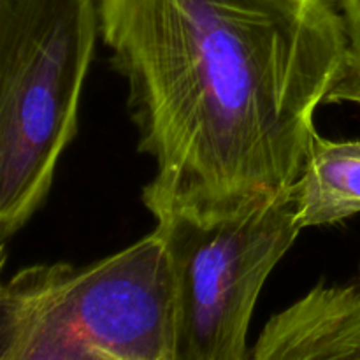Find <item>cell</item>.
I'll list each match as a JSON object with an SVG mask.
<instances>
[{"label": "cell", "instance_id": "8992f818", "mask_svg": "<svg viewBox=\"0 0 360 360\" xmlns=\"http://www.w3.org/2000/svg\"><path fill=\"white\" fill-rule=\"evenodd\" d=\"M301 231L334 225L360 213V139L315 137L301 176L292 186Z\"/></svg>", "mask_w": 360, "mask_h": 360}, {"label": "cell", "instance_id": "3957f363", "mask_svg": "<svg viewBox=\"0 0 360 360\" xmlns=\"http://www.w3.org/2000/svg\"><path fill=\"white\" fill-rule=\"evenodd\" d=\"M101 37L95 0H0V238L44 206Z\"/></svg>", "mask_w": 360, "mask_h": 360}, {"label": "cell", "instance_id": "7a4b0ae2", "mask_svg": "<svg viewBox=\"0 0 360 360\" xmlns=\"http://www.w3.org/2000/svg\"><path fill=\"white\" fill-rule=\"evenodd\" d=\"M162 229L84 266L34 264L0 287V360H174Z\"/></svg>", "mask_w": 360, "mask_h": 360}, {"label": "cell", "instance_id": "5b68a950", "mask_svg": "<svg viewBox=\"0 0 360 360\" xmlns=\"http://www.w3.org/2000/svg\"><path fill=\"white\" fill-rule=\"evenodd\" d=\"M252 360H360V262L340 283L320 281L260 330Z\"/></svg>", "mask_w": 360, "mask_h": 360}, {"label": "cell", "instance_id": "52a82bcc", "mask_svg": "<svg viewBox=\"0 0 360 360\" xmlns=\"http://www.w3.org/2000/svg\"><path fill=\"white\" fill-rule=\"evenodd\" d=\"M341 6L347 20V58L336 84L327 94L326 104L360 105V0H341Z\"/></svg>", "mask_w": 360, "mask_h": 360}, {"label": "cell", "instance_id": "6da1fadb", "mask_svg": "<svg viewBox=\"0 0 360 360\" xmlns=\"http://www.w3.org/2000/svg\"><path fill=\"white\" fill-rule=\"evenodd\" d=\"M157 221L214 224L294 186L348 35L341 0H95Z\"/></svg>", "mask_w": 360, "mask_h": 360}, {"label": "cell", "instance_id": "277c9868", "mask_svg": "<svg viewBox=\"0 0 360 360\" xmlns=\"http://www.w3.org/2000/svg\"><path fill=\"white\" fill-rule=\"evenodd\" d=\"M157 225L174 273V360L250 359L260 292L301 234L292 188L229 220L171 218Z\"/></svg>", "mask_w": 360, "mask_h": 360}]
</instances>
